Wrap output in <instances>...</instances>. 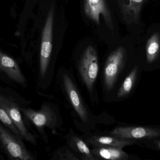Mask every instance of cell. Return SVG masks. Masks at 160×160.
Masks as SVG:
<instances>
[{
    "label": "cell",
    "instance_id": "6da1fadb",
    "mask_svg": "<svg viewBox=\"0 0 160 160\" xmlns=\"http://www.w3.org/2000/svg\"><path fill=\"white\" fill-rule=\"evenodd\" d=\"M26 101L19 94L8 87L0 85V105L18 129L22 140L33 145L37 144L34 136L28 130L21 111L26 107Z\"/></svg>",
    "mask_w": 160,
    "mask_h": 160
},
{
    "label": "cell",
    "instance_id": "7a4b0ae2",
    "mask_svg": "<svg viewBox=\"0 0 160 160\" xmlns=\"http://www.w3.org/2000/svg\"><path fill=\"white\" fill-rule=\"evenodd\" d=\"M0 154L8 159L34 160L33 155L27 149L23 140L15 136L0 122Z\"/></svg>",
    "mask_w": 160,
    "mask_h": 160
},
{
    "label": "cell",
    "instance_id": "3957f363",
    "mask_svg": "<svg viewBox=\"0 0 160 160\" xmlns=\"http://www.w3.org/2000/svg\"><path fill=\"white\" fill-rule=\"evenodd\" d=\"M0 80L13 87L26 88L27 82L18 64L0 50Z\"/></svg>",
    "mask_w": 160,
    "mask_h": 160
},
{
    "label": "cell",
    "instance_id": "277c9868",
    "mask_svg": "<svg viewBox=\"0 0 160 160\" xmlns=\"http://www.w3.org/2000/svg\"><path fill=\"white\" fill-rule=\"evenodd\" d=\"M54 11V5L52 4L49 10L42 31L40 53V74L42 78L46 75L51 55Z\"/></svg>",
    "mask_w": 160,
    "mask_h": 160
},
{
    "label": "cell",
    "instance_id": "5b68a950",
    "mask_svg": "<svg viewBox=\"0 0 160 160\" xmlns=\"http://www.w3.org/2000/svg\"><path fill=\"white\" fill-rule=\"evenodd\" d=\"M98 56L94 47L89 46L84 51L79 63L82 79L89 91L93 88L98 72Z\"/></svg>",
    "mask_w": 160,
    "mask_h": 160
},
{
    "label": "cell",
    "instance_id": "8992f818",
    "mask_svg": "<svg viewBox=\"0 0 160 160\" xmlns=\"http://www.w3.org/2000/svg\"><path fill=\"white\" fill-rule=\"evenodd\" d=\"M126 57V50L121 46L108 56L104 70V84L108 91L112 89L118 74L125 64Z\"/></svg>",
    "mask_w": 160,
    "mask_h": 160
},
{
    "label": "cell",
    "instance_id": "52a82bcc",
    "mask_svg": "<svg viewBox=\"0 0 160 160\" xmlns=\"http://www.w3.org/2000/svg\"><path fill=\"white\" fill-rule=\"evenodd\" d=\"M83 10L86 17L98 25H100L101 16L107 27L113 31L112 18L107 0H83Z\"/></svg>",
    "mask_w": 160,
    "mask_h": 160
},
{
    "label": "cell",
    "instance_id": "ba28073f",
    "mask_svg": "<svg viewBox=\"0 0 160 160\" xmlns=\"http://www.w3.org/2000/svg\"><path fill=\"white\" fill-rule=\"evenodd\" d=\"M21 111L24 121H30L39 130L44 126H51L56 120L55 114L48 105H42L39 111L23 107Z\"/></svg>",
    "mask_w": 160,
    "mask_h": 160
},
{
    "label": "cell",
    "instance_id": "9c48e42d",
    "mask_svg": "<svg viewBox=\"0 0 160 160\" xmlns=\"http://www.w3.org/2000/svg\"><path fill=\"white\" fill-rule=\"evenodd\" d=\"M109 134L110 136L130 140L153 139L160 137V129L145 127H118L114 129Z\"/></svg>",
    "mask_w": 160,
    "mask_h": 160
},
{
    "label": "cell",
    "instance_id": "30bf717a",
    "mask_svg": "<svg viewBox=\"0 0 160 160\" xmlns=\"http://www.w3.org/2000/svg\"><path fill=\"white\" fill-rule=\"evenodd\" d=\"M64 86L68 98L75 111L84 122L88 121L87 112L81 99L79 93L70 77L67 75L63 76Z\"/></svg>",
    "mask_w": 160,
    "mask_h": 160
},
{
    "label": "cell",
    "instance_id": "8fae6325",
    "mask_svg": "<svg viewBox=\"0 0 160 160\" xmlns=\"http://www.w3.org/2000/svg\"><path fill=\"white\" fill-rule=\"evenodd\" d=\"M89 144L95 147H113L123 148L135 143V141L130 139H123L114 136H95L86 140Z\"/></svg>",
    "mask_w": 160,
    "mask_h": 160
},
{
    "label": "cell",
    "instance_id": "7c38bea8",
    "mask_svg": "<svg viewBox=\"0 0 160 160\" xmlns=\"http://www.w3.org/2000/svg\"><path fill=\"white\" fill-rule=\"evenodd\" d=\"M128 3L118 0L121 13L128 22H138L142 7L146 0H127Z\"/></svg>",
    "mask_w": 160,
    "mask_h": 160
},
{
    "label": "cell",
    "instance_id": "4fadbf2b",
    "mask_svg": "<svg viewBox=\"0 0 160 160\" xmlns=\"http://www.w3.org/2000/svg\"><path fill=\"white\" fill-rule=\"evenodd\" d=\"M91 153L97 159L127 160L128 155L121 148L113 147H95Z\"/></svg>",
    "mask_w": 160,
    "mask_h": 160
},
{
    "label": "cell",
    "instance_id": "5bb4252c",
    "mask_svg": "<svg viewBox=\"0 0 160 160\" xmlns=\"http://www.w3.org/2000/svg\"><path fill=\"white\" fill-rule=\"evenodd\" d=\"M160 51V35L158 33H154L147 43V60L148 64L153 63L157 59Z\"/></svg>",
    "mask_w": 160,
    "mask_h": 160
},
{
    "label": "cell",
    "instance_id": "9a60e30c",
    "mask_svg": "<svg viewBox=\"0 0 160 160\" xmlns=\"http://www.w3.org/2000/svg\"><path fill=\"white\" fill-rule=\"evenodd\" d=\"M71 147L80 154L81 159L95 160L96 158L92 155L87 145L78 137H73L70 141Z\"/></svg>",
    "mask_w": 160,
    "mask_h": 160
},
{
    "label": "cell",
    "instance_id": "2e32d148",
    "mask_svg": "<svg viewBox=\"0 0 160 160\" xmlns=\"http://www.w3.org/2000/svg\"><path fill=\"white\" fill-rule=\"evenodd\" d=\"M138 68L136 66L126 78L123 83L118 92V97H124L130 93L134 86L137 78Z\"/></svg>",
    "mask_w": 160,
    "mask_h": 160
},
{
    "label": "cell",
    "instance_id": "e0dca14e",
    "mask_svg": "<svg viewBox=\"0 0 160 160\" xmlns=\"http://www.w3.org/2000/svg\"><path fill=\"white\" fill-rule=\"evenodd\" d=\"M0 122L8 128L15 136L18 138L22 140L19 132L8 116V114L5 111L0 105Z\"/></svg>",
    "mask_w": 160,
    "mask_h": 160
},
{
    "label": "cell",
    "instance_id": "ac0fdd59",
    "mask_svg": "<svg viewBox=\"0 0 160 160\" xmlns=\"http://www.w3.org/2000/svg\"><path fill=\"white\" fill-rule=\"evenodd\" d=\"M57 158L59 160H79V159L76 157V156L68 150L64 151H58L57 153Z\"/></svg>",
    "mask_w": 160,
    "mask_h": 160
},
{
    "label": "cell",
    "instance_id": "d6986e66",
    "mask_svg": "<svg viewBox=\"0 0 160 160\" xmlns=\"http://www.w3.org/2000/svg\"><path fill=\"white\" fill-rule=\"evenodd\" d=\"M159 146L160 148V142H159Z\"/></svg>",
    "mask_w": 160,
    "mask_h": 160
}]
</instances>
